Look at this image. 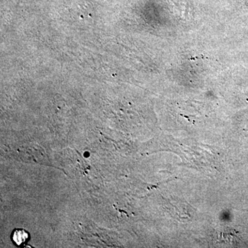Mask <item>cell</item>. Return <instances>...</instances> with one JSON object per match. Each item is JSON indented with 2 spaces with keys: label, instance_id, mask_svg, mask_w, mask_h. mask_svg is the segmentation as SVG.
<instances>
[{
  "label": "cell",
  "instance_id": "obj_1",
  "mask_svg": "<svg viewBox=\"0 0 248 248\" xmlns=\"http://www.w3.org/2000/svg\"><path fill=\"white\" fill-rule=\"evenodd\" d=\"M13 241L18 246H23L27 242L29 238V233L23 229H17L12 234Z\"/></svg>",
  "mask_w": 248,
  "mask_h": 248
}]
</instances>
